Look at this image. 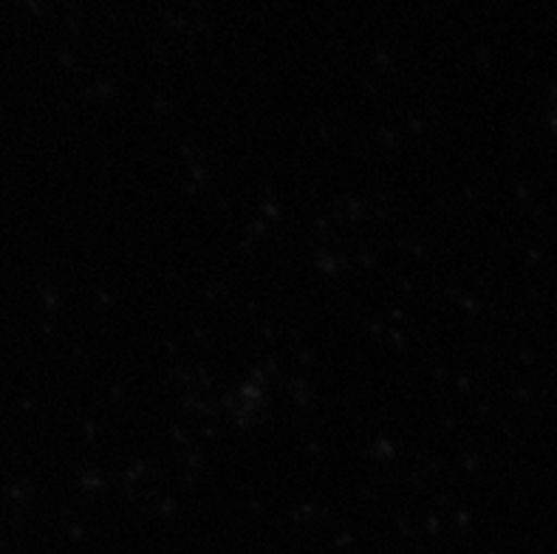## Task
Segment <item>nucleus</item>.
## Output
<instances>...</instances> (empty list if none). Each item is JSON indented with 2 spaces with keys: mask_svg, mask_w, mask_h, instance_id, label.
<instances>
[]
</instances>
